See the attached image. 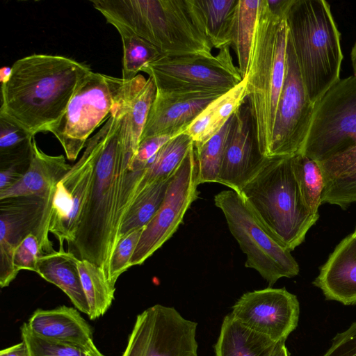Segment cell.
Segmentation results:
<instances>
[{
	"label": "cell",
	"instance_id": "1",
	"mask_svg": "<svg viewBox=\"0 0 356 356\" xmlns=\"http://www.w3.org/2000/svg\"><path fill=\"white\" fill-rule=\"evenodd\" d=\"M122 93L111 111L110 125L95 157L92 182L81 222L68 251L99 266L108 279L110 261L129 211L128 184L132 159L123 148Z\"/></svg>",
	"mask_w": 356,
	"mask_h": 356
},
{
	"label": "cell",
	"instance_id": "2",
	"mask_svg": "<svg viewBox=\"0 0 356 356\" xmlns=\"http://www.w3.org/2000/svg\"><path fill=\"white\" fill-rule=\"evenodd\" d=\"M89 66L58 55L34 54L17 60L1 82L0 116L35 136L63 115Z\"/></svg>",
	"mask_w": 356,
	"mask_h": 356
},
{
	"label": "cell",
	"instance_id": "3",
	"mask_svg": "<svg viewBox=\"0 0 356 356\" xmlns=\"http://www.w3.org/2000/svg\"><path fill=\"white\" fill-rule=\"evenodd\" d=\"M90 2L107 23L140 37L165 56L213 55L192 0Z\"/></svg>",
	"mask_w": 356,
	"mask_h": 356
},
{
	"label": "cell",
	"instance_id": "4",
	"mask_svg": "<svg viewBox=\"0 0 356 356\" xmlns=\"http://www.w3.org/2000/svg\"><path fill=\"white\" fill-rule=\"evenodd\" d=\"M288 27L260 0L246 78V99L261 153L268 157L286 70Z\"/></svg>",
	"mask_w": 356,
	"mask_h": 356
},
{
	"label": "cell",
	"instance_id": "5",
	"mask_svg": "<svg viewBox=\"0 0 356 356\" xmlns=\"http://www.w3.org/2000/svg\"><path fill=\"white\" fill-rule=\"evenodd\" d=\"M284 18L305 86L315 105L340 81V33L324 0H293Z\"/></svg>",
	"mask_w": 356,
	"mask_h": 356
},
{
	"label": "cell",
	"instance_id": "6",
	"mask_svg": "<svg viewBox=\"0 0 356 356\" xmlns=\"http://www.w3.org/2000/svg\"><path fill=\"white\" fill-rule=\"evenodd\" d=\"M291 157H267L239 192L263 225L291 252L305 241L319 218L302 200Z\"/></svg>",
	"mask_w": 356,
	"mask_h": 356
},
{
	"label": "cell",
	"instance_id": "7",
	"mask_svg": "<svg viewBox=\"0 0 356 356\" xmlns=\"http://www.w3.org/2000/svg\"><path fill=\"white\" fill-rule=\"evenodd\" d=\"M214 204L246 255L245 267L257 270L270 286L282 277L298 275L300 268L291 251L263 225L239 193L222 191L215 195Z\"/></svg>",
	"mask_w": 356,
	"mask_h": 356
},
{
	"label": "cell",
	"instance_id": "8",
	"mask_svg": "<svg viewBox=\"0 0 356 356\" xmlns=\"http://www.w3.org/2000/svg\"><path fill=\"white\" fill-rule=\"evenodd\" d=\"M125 80L90 71L79 83L65 112L48 131L75 161L91 134L109 117Z\"/></svg>",
	"mask_w": 356,
	"mask_h": 356
},
{
	"label": "cell",
	"instance_id": "9",
	"mask_svg": "<svg viewBox=\"0 0 356 356\" xmlns=\"http://www.w3.org/2000/svg\"><path fill=\"white\" fill-rule=\"evenodd\" d=\"M230 47L216 56L163 55L140 72L151 77L159 91L213 92L225 94L243 80L230 54Z\"/></svg>",
	"mask_w": 356,
	"mask_h": 356
},
{
	"label": "cell",
	"instance_id": "10",
	"mask_svg": "<svg viewBox=\"0 0 356 356\" xmlns=\"http://www.w3.org/2000/svg\"><path fill=\"white\" fill-rule=\"evenodd\" d=\"M356 145V75L340 79L315 104L300 152L317 162Z\"/></svg>",
	"mask_w": 356,
	"mask_h": 356
},
{
	"label": "cell",
	"instance_id": "11",
	"mask_svg": "<svg viewBox=\"0 0 356 356\" xmlns=\"http://www.w3.org/2000/svg\"><path fill=\"white\" fill-rule=\"evenodd\" d=\"M197 323L155 305L136 316L122 356H197Z\"/></svg>",
	"mask_w": 356,
	"mask_h": 356
},
{
	"label": "cell",
	"instance_id": "12",
	"mask_svg": "<svg viewBox=\"0 0 356 356\" xmlns=\"http://www.w3.org/2000/svg\"><path fill=\"white\" fill-rule=\"evenodd\" d=\"M110 125L104 126L88 140L80 159L56 184L51 201L49 233L63 243H73L88 199L93 178L94 163L100 143Z\"/></svg>",
	"mask_w": 356,
	"mask_h": 356
},
{
	"label": "cell",
	"instance_id": "13",
	"mask_svg": "<svg viewBox=\"0 0 356 356\" xmlns=\"http://www.w3.org/2000/svg\"><path fill=\"white\" fill-rule=\"evenodd\" d=\"M314 106L305 86L288 34L285 77L276 111L268 157L291 156L300 153Z\"/></svg>",
	"mask_w": 356,
	"mask_h": 356
},
{
	"label": "cell",
	"instance_id": "14",
	"mask_svg": "<svg viewBox=\"0 0 356 356\" xmlns=\"http://www.w3.org/2000/svg\"><path fill=\"white\" fill-rule=\"evenodd\" d=\"M196 163L193 145L172 175L159 210L144 228L129 261L143 264L176 232L191 203L197 198Z\"/></svg>",
	"mask_w": 356,
	"mask_h": 356
},
{
	"label": "cell",
	"instance_id": "15",
	"mask_svg": "<svg viewBox=\"0 0 356 356\" xmlns=\"http://www.w3.org/2000/svg\"><path fill=\"white\" fill-rule=\"evenodd\" d=\"M53 193L47 197L29 195L0 200V286H8L19 271L14 265L17 246L29 234L38 238L44 254L55 251L43 229L46 208L51 204Z\"/></svg>",
	"mask_w": 356,
	"mask_h": 356
},
{
	"label": "cell",
	"instance_id": "16",
	"mask_svg": "<svg viewBox=\"0 0 356 356\" xmlns=\"http://www.w3.org/2000/svg\"><path fill=\"white\" fill-rule=\"evenodd\" d=\"M231 314L250 329L276 342L286 341L297 327L300 304L296 296L285 288L269 286L243 294Z\"/></svg>",
	"mask_w": 356,
	"mask_h": 356
},
{
	"label": "cell",
	"instance_id": "17",
	"mask_svg": "<svg viewBox=\"0 0 356 356\" xmlns=\"http://www.w3.org/2000/svg\"><path fill=\"white\" fill-rule=\"evenodd\" d=\"M266 158L259 149L250 107L245 99L234 113L216 182L239 193Z\"/></svg>",
	"mask_w": 356,
	"mask_h": 356
},
{
	"label": "cell",
	"instance_id": "18",
	"mask_svg": "<svg viewBox=\"0 0 356 356\" xmlns=\"http://www.w3.org/2000/svg\"><path fill=\"white\" fill-rule=\"evenodd\" d=\"M223 94L213 92H166L156 90L141 140L161 135L175 136Z\"/></svg>",
	"mask_w": 356,
	"mask_h": 356
},
{
	"label": "cell",
	"instance_id": "19",
	"mask_svg": "<svg viewBox=\"0 0 356 356\" xmlns=\"http://www.w3.org/2000/svg\"><path fill=\"white\" fill-rule=\"evenodd\" d=\"M327 300L356 305V237L343 238L320 268L313 282Z\"/></svg>",
	"mask_w": 356,
	"mask_h": 356
},
{
	"label": "cell",
	"instance_id": "20",
	"mask_svg": "<svg viewBox=\"0 0 356 356\" xmlns=\"http://www.w3.org/2000/svg\"><path fill=\"white\" fill-rule=\"evenodd\" d=\"M35 334L54 341L97 350L91 326L74 307L62 305L52 309H37L26 323Z\"/></svg>",
	"mask_w": 356,
	"mask_h": 356
},
{
	"label": "cell",
	"instance_id": "21",
	"mask_svg": "<svg viewBox=\"0 0 356 356\" xmlns=\"http://www.w3.org/2000/svg\"><path fill=\"white\" fill-rule=\"evenodd\" d=\"M72 166L63 155L51 156L42 152L34 138L26 171L17 183L0 191V200L29 195L47 197Z\"/></svg>",
	"mask_w": 356,
	"mask_h": 356
},
{
	"label": "cell",
	"instance_id": "22",
	"mask_svg": "<svg viewBox=\"0 0 356 356\" xmlns=\"http://www.w3.org/2000/svg\"><path fill=\"white\" fill-rule=\"evenodd\" d=\"M156 93V87L149 76L145 79L138 74L131 80H125L122 131L124 152L129 157L133 158L138 149Z\"/></svg>",
	"mask_w": 356,
	"mask_h": 356
},
{
	"label": "cell",
	"instance_id": "23",
	"mask_svg": "<svg viewBox=\"0 0 356 356\" xmlns=\"http://www.w3.org/2000/svg\"><path fill=\"white\" fill-rule=\"evenodd\" d=\"M318 163L325 180L322 204L346 209L356 203V145Z\"/></svg>",
	"mask_w": 356,
	"mask_h": 356
},
{
	"label": "cell",
	"instance_id": "24",
	"mask_svg": "<svg viewBox=\"0 0 356 356\" xmlns=\"http://www.w3.org/2000/svg\"><path fill=\"white\" fill-rule=\"evenodd\" d=\"M79 260L74 254L65 250H55L40 257L36 273L60 288L76 309L88 315L89 307L81 281Z\"/></svg>",
	"mask_w": 356,
	"mask_h": 356
},
{
	"label": "cell",
	"instance_id": "25",
	"mask_svg": "<svg viewBox=\"0 0 356 356\" xmlns=\"http://www.w3.org/2000/svg\"><path fill=\"white\" fill-rule=\"evenodd\" d=\"M278 343L246 327L230 313L222 321L214 349L216 356H272Z\"/></svg>",
	"mask_w": 356,
	"mask_h": 356
},
{
	"label": "cell",
	"instance_id": "26",
	"mask_svg": "<svg viewBox=\"0 0 356 356\" xmlns=\"http://www.w3.org/2000/svg\"><path fill=\"white\" fill-rule=\"evenodd\" d=\"M246 99V78L210 103L184 131L194 145L206 142L216 134Z\"/></svg>",
	"mask_w": 356,
	"mask_h": 356
},
{
	"label": "cell",
	"instance_id": "27",
	"mask_svg": "<svg viewBox=\"0 0 356 356\" xmlns=\"http://www.w3.org/2000/svg\"><path fill=\"white\" fill-rule=\"evenodd\" d=\"M238 0H193L204 33L213 48L230 47Z\"/></svg>",
	"mask_w": 356,
	"mask_h": 356
},
{
	"label": "cell",
	"instance_id": "28",
	"mask_svg": "<svg viewBox=\"0 0 356 356\" xmlns=\"http://www.w3.org/2000/svg\"><path fill=\"white\" fill-rule=\"evenodd\" d=\"M260 0H238L233 17L232 42L244 79L248 70Z\"/></svg>",
	"mask_w": 356,
	"mask_h": 356
},
{
	"label": "cell",
	"instance_id": "29",
	"mask_svg": "<svg viewBox=\"0 0 356 356\" xmlns=\"http://www.w3.org/2000/svg\"><path fill=\"white\" fill-rule=\"evenodd\" d=\"M193 145L192 138L185 132L168 141L145 169L138 188V196L150 186L169 179Z\"/></svg>",
	"mask_w": 356,
	"mask_h": 356
},
{
	"label": "cell",
	"instance_id": "30",
	"mask_svg": "<svg viewBox=\"0 0 356 356\" xmlns=\"http://www.w3.org/2000/svg\"><path fill=\"white\" fill-rule=\"evenodd\" d=\"M78 268L89 307L90 320L102 316L114 300L115 288L108 282L103 269L86 259H79Z\"/></svg>",
	"mask_w": 356,
	"mask_h": 356
},
{
	"label": "cell",
	"instance_id": "31",
	"mask_svg": "<svg viewBox=\"0 0 356 356\" xmlns=\"http://www.w3.org/2000/svg\"><path fill=\"white\" fill-rule=\"evenodd\" d=\"M291 163L306 207L312 214L319 216L325 180L318 162L299 153L292 156Z\"/></svg>",
	"mask_w": 356,
	"mask_h": 356
},
{
	"label": "cell",
	"instance_id": "32",
	"mask_svg": "<svg viewBox=\"0 0 356 356\" xmlns=\"http://www.w3.org/2000/svg\"><path fill=\"white\" fill-rule=\"evenodd\" d=\"M233 115L206 142L199 145L193 144L198 185L217 181Z\"/></svg>",
	"mask_w": 356,
	"mask_h": 356
},
{
	"label": "cell",
	"instance_id": "33",
	"mask_svg": "<svg viewBox=\"0 0 356 356\" xmlns=\"http://www.w3.org/2000/svg\"><path fill=\"white\" fill-rule=\"evenodd\" d=\"M35 136L0 116L1 168L13 165H29Z\"/></svg>",
	"mask_w": 356,
	"mask_h": 356
},
{
	"label": "cell",
	"instance_id": "34",
	"mask_svg": "<svg viewBox=\"0 0 356 356\" xmlns=\"http://www.w3.org/2000/svg\"><path fill=\"white\" fill-rule=\"evenodd\" d=\"M170 178L150 186L139 195L123 220L120 240L149 222L163 201Z\"/></svg>",
	"mask_w": 356,
	"mask_h": 356
},
{
	"label": "cell",
	"instance_id": "35",
	"mask_svg": "<svg viewBox=\"0 0 356 356\" xmlns=\"http://www.w3.org/2000/svg\"><path fill=\"white\" fill-rule=\"evenodd\" d=\"M122 43V76L126 81L134 79L147 63L163 54L152 44L122 29H116Z\"/></svg>",
	"mask_w": 356,
	"mask_h": 356
},
{
	"label": "cell",
	"instance_id": "36",
	"mask_svg": "<svg viewBox=\"0 0 356 356\" xmlns=\"http://www.w3.org/2000/svg\"><path fill=\"white\" fill-rule=\"evenodd\" d=\"M21 337L27 346L29 356H104L99 350L90 351L80 347L42 338L33 333L24 323Z\"/></svg>",
	"mask_w": 356,
	"mask_h": 356
},
{
	"label": "cell",
	"instance_id": "37",
	"mask_svg": "<svg viewBox=\"0 0 356 356\" xmlns=\"http://www.w3.org/2000/svg\"><path fill=\"white\" fill-rule=\"evenodd\" d=\"M145 227L129 233L117 244L111 259L108 277V281L113 287L115 288L119 277L130 268V259Z\"/></svg>",
	"mask_w": 356,
	"mask_h": 356
},
{
	"label": "cell",
	"instance_id": "38",
	"mask_svg": "<svg viewBox=\"0 0 356 356\" xmlns=\"http://www.w3.org/2000/svg\"><path fill=\"white\" fill-rule=\"evenodd\" d=\"M42 255L38 238L30 234L15 248V267L17 271L26 270L36 273L38 260Z\"/></svg>",
	"mask_w": 356,
	"mask_h": 356
},
{
	"label": "cell",
	"instance_id": "39",
	"mask_svg": "<svg viewBox=\"0 0 356 356\" xmlns=\"http://www.w3.org/2000/svg\"><path fill=\"white\" fill-rule=\"evenodd\" d=\"M173 137L175 136L161 135L141 140L132 159L131 170H145L159 150Z\"/></svg>",
	"mask_w": 356,
	"mask_h": 356
},
{
	"label": "cell",
	"instance_id": "40",
	"mask_svg": "<svg viewBox=\"0 0 356 356\" xmlns=\"http://www.w3.org/2000/svg\"><path fill=\"white\" fill-rule=\"evenodd\" d=\"M323 356H356V321L332 339L331 346Z\"/></svg>",
	"mask_w": 356,
	"mask_h": 356
},
{
	"label": "cell",
	"instance_id": "41",
	"mask_svg": "<svg viewBox=\"0 0 356 356\" xmlns=\"http://www.w3.org/2000/svg\"><path fill=\"white\" fill-rule=\"evenodd\" d=\"M29 165H13L0 170V191L17 183L23 177Z\"/></svg>",
	"mask_w": 356,
	"mask_h": 356
},
{
	"label": "cell",
	"instance_id": "42",
	"mask_svg": "<svg viewBox=\"0 0 356 356\" xmlns=\"http://www.w3.org/2000/svg\"><path fill=\"white\" fill-rule=\"evenodd\" d=\"M293 0H266L270 10L275 15L284 18Z\"/></svg>",
	"mask_w": 356,
	"mask_h": 356
},
{
	"label": "cell",
	"instance_id": "43",
	"mask_svg": "<svg viewBox=\"0 0 356 356\" xmlns=\"http://www.w3.org/2000/svg\"><path fill=\"white\" fill-rule=\"evenodd\" d=\"M0 356H29V355L26 343L22 341L19 343L1 350Z\"/></svg>",
	"mask_w": 356,
	"mask_h": 356
},
{
	"label": "cell",
	"instance_id": "44",
	"mask_svg": "<svg viewBox=\"0 0 356 356\" xmlns=\"http://www.w3.org/2000/svg\"><path fill=\"white\" fill-rule=\"evenodd\" d=\"M272 356H289L285 341L279 342Z\"/></svg>",
	"mask_w": 356,
	"mask_h": 356
},
{
	"label": "cell",
	"instance_id": "45",
	"mask_svg": "<svg viewBox=\"0 0 356 356\" xmlns=\"http://www.w3.org/2000/svg\"><path fill=\"white\" fill-rule=\"evenodd\" d=\"M350 58H351L353 68V71H354V74L356 75V42L352 48L351 53H350Z\"/></svg>",
	"mask_w": 356,
	"mask_h": 356
},
{
	"label": "cell",
	"instance_id": "46",
	"mask_svg": "<svg viewBox=\"0 0 356 356\" xmlns=\"http://www.w3.org/2000/svg\"><path fill=\"white\" fill-rule=\"evenodd\" d=\"M353 234L356 237V226L354 232H353Z\"/></svg>",
	"mask_w": 356,
	"mask_h": 356
}]
</instances>
